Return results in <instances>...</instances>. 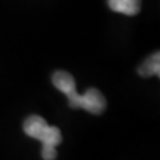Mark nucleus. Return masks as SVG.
Segmentation results:
<instances>
[{"label": "nucleus", "instance_id": "1", "mask_svg": "<svg viewBox=\"0 0 160 160\" xmlns=\"http://www.w3.org/2000/svg\"><path fill=\"white\" fill-rule=\"evenodd\" d=\"M24 132L33 139L42 142V157L43 160L57 159V145L62 141V133L57 126H51L40 116H30L22 125Z\"/></svg>", "mask_w": 160, "mask_h": 160}, {"label": "nucleus", "instance_id": "2", "mask_svg": "<svg viewBox=\"0 0 160 160\" xmlns=\"http://www.w3.org/2000/svg\"><path fill=\"white\" fill-rule=\"evenodd\" d=\"M52 83L58 91H61L68 99V105L71 108H79L82 95L76 91V82L73 76L67 71H55L52 74Z\"/></svg>", "mask_w": 160, "mask_h": 160}, {"label": "nucleus", "instance_id": "3", "mask_svg": "<svg viewBox=\"0 0 160 160\" xmlns=\"http://www.w3.org/2000/svg\"><path fill=\"white\" fill-rule=\"evenodd\" d=\"M79 108L86 110L91 114L99 116V114H102L104 111H105V108H107V99L104 98V95L98 91L97 88H89L82 95Z\"/></svg>", "mask_w": 160, "mask_h": 160}, {"label": "nucleus", "instance_id": "4", "mask_svg": "<svg viewBox=\"0 0 160 160\" xmlns=\"http://www.w3.org/2000/svg\"><path fill=\"white\" fill-rule=\"evenodd\" d=\"M111 11L123 15H137L141 9V0H107Z\"/></svg>", "mask_w": 160, "mask_h": 160}, {"label": "nucleus", "instance_id": "5", "mask_svg": "<svg viewBox=\"0 0 160 160\" xmlns=\"http://www.w3.org/2000/svg\"><path fill=\"white\" fill-rule=\"evenodd\" d=\"M138 74L141 77H151V76H160V53L154 52L144 61L139 68Z\"/></svg>", "mask_w": 160, "mask_h": 160}]
</instances>
